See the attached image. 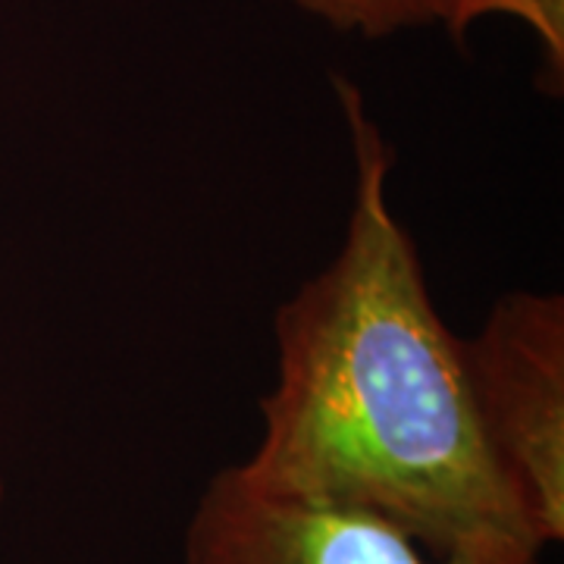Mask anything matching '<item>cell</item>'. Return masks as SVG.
<instances>
[{
	"label": "cell",
	"mask_w": 564,
	"mask_h": 564,
	"mask_svg": "<svg viewBox=\"0 0 564 564\" xmlns=\"http://www.w3.org/2000/svg\"><path fill=\"white\" fill-rule=\"evenodd\" d=\"M355 154L339 254L276 311V383L242 474L267 492L377 511L433 545L545 549L486 448L464 345L386 198L389 151L336 79Z\"/></svg>",
	"instance_id": "6da1fadb"
},
{
	"label": "cell",
	"mask_w": 564,
	"mask_h": 564,
	"mask_svg": "<svg viewBox=\"0 0 564 564\" xmlns=\"http://www.w3.org/2000/svg\"><path fill=\"white\" fill-rule=\"evenodd\" d=\"M464 370L486 448L533 536L564 540V299L508 292L484 329L462 339Z\"/></svg>",
	"instance_id": "7a4b0ae2"
},
{
	"label": "cell",
	"mask_w": 564,
	"mask_h": 564,
	"mask_svg": "<svg viewBox=\"0 0 564 564\" xmlns=\"http://www.w3.org/2000/svg\"><path fill=\"white\" fill-rule=\"evenodd\" d=\"M185 564H543L521 540L433 545L377 511L289 499L223 467L185 527Z\"/></svg>",
	"instance_id": "3957f363"
},
{
	"label": "cell",
	"mask_w": 564,
	"mask_h": 564,
	"mask_svg": "<svg viewBox=\"0 0 564 564\" xmlns=\"http://www.w3.org/2000/svg\"><path fill=\"white\" fill-rule=\"evenodd\" d=\"M489 13L518 17L540 35L545 82L558 91L564 73V0H440V20L455 41L464 39L470 22L484 20Z\"/></svg>",
	"instance_id": "277c9868"
},
{
	"label": "cell",
	"mask_w": 564,
	"mask_h": 564,
	"mask_svg": "<svg viewBox=\"0 0 564 564\" xmlns=\"http://www.w3.org/2000/svg\"><path fill=\"white\" fill-rule=\"evenodd\" d=\"M345 32L383 39L404 25L440 20V0H292Z\"/></svg>",
	"instance_id": "5b68a950"
},
{
	"label": "cell",
	"mask_w": 564,
	"mask_h": 564,
	"mask_svg": "<svg viewBox=\"0 0 564 564\" xmlns=\"http://www.w3.org/2000/svg\"><path fill=\"white\" fill-rule=\"evenodd\" d=\"M0 496H3V484H0Z\"/></svg>",
	"instance_id": "8992f818"
}]
</instances>
